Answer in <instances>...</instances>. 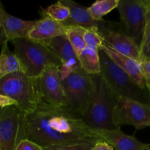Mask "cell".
<instances>
[{"mask_svg":"<svg viewBox=\"0 0 150 150\" xmlns=\"http://www.w3.org/2000/svg\"><path fill=\"white\" fill-rule=\"evenodd\" d=\"M24 138L42 148L85 139H102L80 114L67 106H55L44 101L25 115Z\"/></svg>","mask_w":150,"mask_h":150,"instance_id":"1","label":"cell"},{"mask_svg":"<svg viewBox=\"0 0 150 150\" xmlns=\"http://www.w3.org/2000/svg\"><path fill=\"white\" fill-rule=\"evenodd\" d=\"M0 94L17 102V108L24 115L32 113L42 101L38 78L16 72L0 79Z\"/></svg>","mask_w":150,"mask_h":150,"instance_id":"2","label":"cell"},{"mask_svg":"<svg viewBox=\"0 0 150 150\" xmlns=\"http://www.w3.org/2000/svg\"><path fill=\"white\" fill-rule=\"evenodd\" d=\"M98 53L101 70L100 75L117 98L124 97L150 105V94H148V89H141L102 50L100 49Z\"/></svg>","mask_w":150,"mask_h":150,"instance_id":"3","label":"cell"},{"mask_svg":"<svg viewBox=\"0 0 150 150\" xmlns=\"http://www.w3.org/2000/svg\"><path fill=\"white\" fill-rule=\"evenodd\" d=\"M96 89L93 98L83 115L84 122L95 130H114L112 112L117 96L100 75L94 76Z\"/></svg>","mask_w":150,"mask_h":150,"instance_id":"4","label":"cell"},{"mask_svg":"<svg viewBox=\"0 0 150 150\" xmlns=\"http://www.w3.org/2000/svg\"><path fill=\"white\" fill-rule=\"evenodd\" d=\"M14 51L21 64L23 73L29 77L39 78L45 67L62 62L58 57L44 44L29 39H15L10 41Z\"/></svg>","mask_w":150,"mask_h":150,"instance_id":"5","label":"cell"},{"mask_svg":"<svg viewBox=\"0 0 150 150\" xmlns=\"http://www.w3.org/2000/svg\"><path fill=\"white\" fill-rule=\"evenodd\" d=\"M67 107L83 117L93 98L96 89L94 76L82 69L72 72L62 80Z\"/></svg>","mask_w":150,"mask_h":150,"instance_id":"6","label":"cell"},{"mask_svg":"<svg viewBox=\"0 0 150 150\" xmlns=\"http://www.w3.org/2000/svg\"><path fill=\"white\" fill-rule=\"evenodd\" d=\"M112 122L116 129H120L122 125L133 126L136 130L150 127V105L117 97L112 112Z\"/></svg>","mask_w":150,"mask_h":150,"instance_id":"7","label":"cell"},{"mask_svg":"<svg viewBox=\"0 0 150 150\" xmlns=\"http://www.w3.org/2000/svg\"><path fill=\"white\" fill-rule=\"evenodd\" d=\"M25 115L16 106L0 109V150H15L24 138Z\"/></svg>","mask_w":150,"mask_h":150,"instance_id":"8","label":"cell"},{"mask_svg":"<svg viewBox=\"0 0 150 150\" xmlns=\"http://www.w3.org/2000/svg\"><path fill=\"white\" fill-rule=\"evenodd\" d=\"M117 8L125 33L140 45L146 21V0H119Z\"/></svg>","mask_w":150,"mask_h":150,"instance_id":"9","label":"cell"},{"mask_svg":"<svg viewBox=\"0 0 150 150\" xmlns=\"http://www.w3.org/2000/svg\"><path fill=\"white\" fill-rule=\"evenodd\" d=\"M38 79L42 101L55 106H67L58 66L45 67Z\"/></svg>","mask_w":150,"mask_h":150,"instance_id":"10","label":"cell"},{"mask_svg":"<svg viewBox=\"0 0 150 150\" xmlns=\"http://www.w3.org/2000/svg\"><path fill=\"white\" fill-rule=\"evenodd\" d=\"M116 25L110 22L107 26L98 29L103 42L117 52L141 62L139 45L121 29H115Z\"/></svg>","mask_w":150,"mask_h":150,"instance_id":"11","label":"cell"},{"mask_svg":"<svg viewBox=\"0 0 150 150\" xmlns=\"http://www.w3.org/2000/svg\"><path fill=\"white\" fill-rule=\"evenodd\" d=\"M41 43L46 45L61 61L62 66L59 67L61 80L65 79L72 72L81 69L77 54L66 35L54 38Z\"/></svg>","mask_w":150,"mask_h":150,"instance_id":"12","label":"cell"},{"mask_svg":"<svg viewBox=\"0 0 150 150\" xmlns=\"http://www.w3.org/2000/svg\"><path fill=\"white\" fill-rule=\"evenodd\" d=\"M35 23L36 20L25 21L7 13L0 1V24L8 42L15 39H28Z\"/></svg>","mask_w":150,"mask_h":150,"instance_id":"13","label":"cell"},{"mask_svg":"<svg viewBox=\"0 0 150 150\" xmlns=\"http://www.w3.org/2000/svg\"><path fill=\"white\" fill-rule=\"evenodd\" d=\"M100 49L102 50L119 67L125 72L141 89H147L145 83L144 76L142 72L141 62L117 52L105 42H103Z\"/></svg>","mask_w":150,"mask_h":150,"instance_id":"14","label":"cell"},{"mask_svg":"<svg viewBox=\"0 0 150 150\" xmlns=\"http://www.w3.org/2000/svg\"><path fill=\"white\" fill-rule=\"evenodd\" d=\"M41 18L31 29L28 39L38 42H42L54 38L66 35V26L47 16L42 11Z\"/></svg>","mask_w":150,"mask_h":150,"instance_id":"15","label":"cell"},{"mask_svg":"<svg viewBox=\"0 0 150 150\" xmlns=\"http://www.w3.org/2000/svg\"><path fill=\"white\" fill-rule=\"evenodd\" d=\"M62 2L70 9V16L62 22L64 26H81L85 28L96 27L98 29L107 26L110 22L102 20L96 21L89 14L87 7L78 4L72 0H61Z\"/></svg>","mask_w":150,"mask_h":150,"instance_id":"16","label":"cell"},{"mask_svg":"<svg viewBox=\"0 0 150 150\" xmlns=\"http://www.w3.org/2000/svg\"><path fill=\"white\" fill-rule=\"evenodd\" d=\"M93 130L114 150H146L150 144L142 143L133 136L126 135L120 129Z\"/></svg>","mask_w":150,"mask_h":150,"instance_id":"17","label":"cell"},{"mask_svg":"<svg viewBox=\"0 0 150 150\" xmlns=\"http://www.w3.org/2000/svg\"><path fill=\"white\" fill-rule=\"evenodd\" d=\"M16 72H23V70L18 58L8 47V41L1 45L0 52V79Z\"/></svg>","mask_w":150,"mask_h":150,"instance_id":"18","label":"cell"},{"mask_svg":"<svg viewBox=\"0 0 150 150\" xmlns=\"http://www.w3.org/2000/svg\"><path fill=\"white\" fill-rule=\"evenodd\" d=\"M98 51L86 46L78 55L81 68L91 76L100 74V62Z\"/></svg>","mask_w":150,"mask_h":150,"instance_id":"19","label":"cell"},{"mask_svg":"<svg viewBox=\"0 0 150 150\" xmlns=\"http://www.w3.org/2000/svg\"><path fill=\"white\" fill-rule=\"evenodd\" d=\"M119 0H98L87 7L89 14L96 21L103 20V17L118 6Z\"/></svg>","mask_w":150,"mask_h":150,"instance_id":"20","label":"cell"},{"mask_svg":"<svg viewBox=\"0 0 150 150\" xmlns=\"http://www.w3.org/2000/svg\"><path fill=\"white\" fill-rule=\"evenodd\" d=\"M139 48L141 62L150 61V0H146V21Z\"/></svg>","mask_w":150,"mask_h":150,"instance_id":"21","label":"cell"},{"mask_svg":"<svg viewBox=\"0 0 150 150\" xmlns=\"http://www.w3.org/2000/svg\"><path fill=\"white\" fill-rule=\"evenodd\" d=\"M86 29L81 26H66V37L77 56L86 47L83 35Z\"/></svg>","mask_w":150,"mask_h":150,"instance_id":"22","label":"cell"},{"mask_svg":"<svg viewBox=\"0 0 150 150\" xmlns=\"http://www.w3.org/2000/svg\"><path fill=\"white\" fill-rule=\"evenodd\" d=\"M103 140V139H101ZM98 141L97 139H85L73 142L52 145L42 148V150H91Z\"/></svg>","mask_w":150,"mask_h":150,"instance_id":"23","label":"cell"},{"mask_svg":"<svg viewBox=\"0 0 150 150\" xmlns=\"http://www.w3.org/2000/svg\"><path fill=\"white\" fill-rule=\"evenodd\" d=\"M42 11L51 18L60 23L67 20L70 16V9L61 1L51 4L46 9L42 8Z\"/></svg>","mask_w":150,"mask_h":150,"instance_id":"24","label":"cell"},{"mask_svg":"<svg viewBox=\"0 0 150 150\" xmlns=\"http://www.w3.org/2000/svg\"><path fill=\"white\" fill-rule=\"evenodd\" d=\"M85 45L88 48L98 51L103 44V40L98 28L92 27L86 29L83 35Z\"/></svg>","mask_w":150,"mask_h":150,"instance_id":"25","label":"cell"},{"mask_svg":"<svg viewBox=\"0 0 150 150\" xmlns=\"http://www.w3.org/2000/svg\"><path fill=\"white\" fill-rule=\"evenodd\" d=\"M15 150H42V148L35 142L25 139L18 144Z\"/></svg>","mask_w":150,"mask_h":150,"instance_id":"26","label":"cell"},{"mask_svg":"<svg viewBox=\"0 0 150 150\" xmlns=\"http://www.w3.org/2000/svg\"><path fill=\"white\" fill-rule=\"evenodd\" d=\"M10 106H18L17 102L6 95L0 94V108H7Z\"/></svg>","mask_w":150,"mask_h":150,"instance_id":"27","label":"cell"},{"mask_svg":"<svg viewBox=\"0 0 150 150\" xmlns=\"http://www.w3.org/2000/svg\"><path fill=\"white\" fill-rule=\"evenodd\" d=\"M91 150H114L112 146L104 140L98 141Z\"/></svg>","mask_w":150,"mask_h":150,"instance_id":"28","label":"cell"},{"mask_svg":"<svg viewBox=\"0 0 150 150\" xmlns=\"http://www.w3.org/2000/svg\"><path fill=\"white\" fill-rule=\"evenodd\" d=\"M141 65H142V72H143L144 78L146 77L150 79V61L141 62Z\"/></svg>","mask_w":150,"mask_h":150,"instance_id":"29","label":"cell"},{"mask_svg":"<svg viewBox=\"0 0 150 150\" xmlns=\"http://www.w3.org/2000/svg\"><path fill=\"white\" fill-rule=\"evenodd\" d=\"M7 39H6V37L4 35V32H3V29L1 28V24H0V47H1V45H3L4 42H6Z\"/></svg>","mask_w":150,"mask_h":150,"instance_id":"30","label":"cell"},{"mask_svg":"<svg viewBox=\"0 0 150 150\" xmlns=\"http://www.w3.org/2000/svg\"><path fill=\"white\" fill-rule=\"evenodd\" d=\"M145 79V83H146V86L147 88L148 91H149V94H150V79L149 78H144Z\"/></svg>","mask_w":150,"mask_h":150,"instance_id":"31","label":"cell"},{"mask_svg":"<svg viewBox=\"0 0 150 150\" xmlns=\"http://www.w3.org/2000/svg\"><path fill=\"white\" fill-rule=\"evenodd\" d=\"M146 150H150V144H149V146L147 147V149H146Z\"/></svg>","mask_w":150,"mask_h":150,"instance_id":"32","label":"cell"}]
</instances>
